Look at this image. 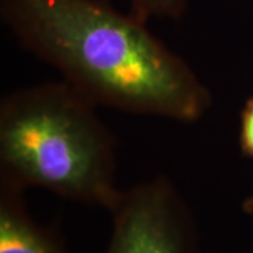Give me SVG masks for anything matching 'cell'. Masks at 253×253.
Instances as JSON below:
<instances>
[{
    "mask_svg": "<svg viewBox=\"0 0 253 253\" xmlns=\"http://www.w3.org/2000/svg\"><path fill=\"white\" fill-rule=\"evenodd\" d=\"M18 42L96 106L196 123L212 93L139 16L106 0H0Z\"/></svg>",
    "mask_w": 253,
    "mask_h": 253,
    "instance_id": "cell-1",
    "label": "cell"
},
{
    "mask_svg": "<svg viewBox=\"0 0 253 253\" xmlns=\"http://www.w3.org/2000/svg\"><path fill=\"white\" fill-rule=\"evenodd\" d=\"M99 106L68 82L18 89L0 101V183L44 189L111 211L117 187V141Z\"/></svg>",
    "mask_w": 253,
    "mask_h": 253,
    "instance_id": "cell-2",
    "label": "cell"
},
{
    "mask_svg": "<svg viewBox=\"0 0 253 253\" xmlns=\"http://www.w3.org/2000/svg\"><path fill=\"white\" fill-rule=\"evenodd\" d=\"M110 214L104 253H204L189 207L166 176L123 190Z\"/></svg>",
    "mask_w": 253,
    "mask_h": 253,
    "instance_id": "cell-3",
    "label": "cell"
},
{
    "mask_svg": "<svg viewBox=\"0 0 253 253\" xmlns=\"http://www.w3.org/2000/svg\"><path fill=\"white\" fill-rule=\"evenodd\" d=\"M0 253H71L52 229L28 214L24 190L0 183Z\"/></svg>",
    "mask_w": 253,
    "mask_h": 253,
    "instance_id": "cell-4",
    "label": "cell"
},
{
    "mask_svg": "<svg viewBox=\"0 0 253 253\" xmlns=\"http://www.w3.org/2000/svg\"><path fill=\"white\" fill-rule=\"evenodd\" d=\"M129 11L144 18L159 20H180L189 9L190 0H128Z\"/></svg>",
    "mask_w": 253,
    "mask_h": 253,
    "instance_id": "cell-5",
    "label": "cell"
},
{
    "mask_svg": "<svg viewBox=\"0 0 253 253\" xmlns=\"http://www.w3.org/2000/svg\"><path fill=\"white\" fill-rule=\"evenodd\" d=\"M239 149L246 158H253V96L245 101L239 114Z\"/></svg>",
    "mask_w": 253,
    "mask_h": 253,
    "instance_id": "cell-6",
    "label": "cell"
},
{
    "mask_svg": "<svg viewBox=\"0 0 253 253\" xmlns=\"http://www.w3.org/2000/svg\"><path fill=\"white\" fill-rule=\"evenodd\" d=\"M242 211H244L245 214L253 217V193L249 197H246L244 200V203H242Z\"/></svg>",
    "mask_w": 253,
    "mask_h": 253,
    "instance_id": "cell-7",
    "label": "cell"
}]
</instances>
